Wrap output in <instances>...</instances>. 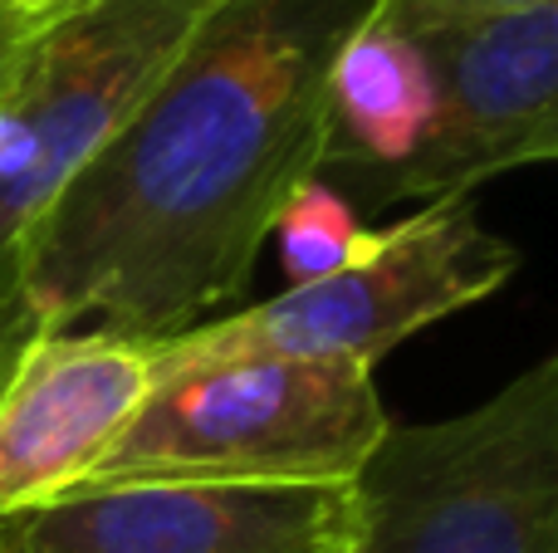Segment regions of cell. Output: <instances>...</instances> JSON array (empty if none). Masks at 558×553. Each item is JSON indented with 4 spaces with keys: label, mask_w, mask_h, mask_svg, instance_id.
<instances>
[{
    "label": "cell",
    "mask_w": 558,
    "mask_h": 553,
    "mask_svg": "<svg viewBox=\"0 0 558 553\" xmlns=\"http://www.w3.org/2000/svg\"><path fill=\"white\" fill-rule=\"evenodd\" d=\"M5 10H20V15H45L49 5H59V0H0Z\"/></svg>",
    "instance_id": "cell-14"
},
{
    "label": "cell",
    "mask_w": 558,
    "mask_h": 553,
    "mask_svg": "<svg viewBox=\"0 0 558 553\" xmlns=\"http://www.w3.org/2000/svg\"><path fill=\"white\" fill-rule=\"evenodd\" d=\"M387 431L373 368L338 358H241L147 392L78 490L123 480L343 486Z\"/></svg>",
    "instance_id": "cell-3"
},
{
    "label": "cell",
    "mask_w": 558,
    "mask_h": 553,
    "mask_svg": "<svg viewBox=\"0 0 558 553\" xmlns=\"http://www.w3.org/2000/svg\"><path fill=\"white\" fill-rule=\"evenodd\" d=\"M383 0H226L25 235L49 333L162 343L245 294L284 201L318 176L328 84Z\"/></svg>",
    "instance_id": "cell-1"
},
{
    "label": "cell",
    "mask_w": 558,
    "mask_h": 553,
    "mask_svg": "<svg viewBox=\"0 0 558 553\" xmlns=\"http://www.w3.org/2000/svg\"><path fill=\"white\" fill-rule=\"evenodd\" d=\"M348 486V553H558V358L461 417L387 421Z\"/></svg>",
    "instance_id": "cell-2"
},
{
    "label": "cell",
    "mask_w": 558,
    "mask_h": 553,
    "mask_svg": "<svg viewBox=\"0 0 558 553\" xmlns=\"http://www.w3.org/2000/svg\"><path fill=\"white\" fill-rule=\"evenodd\" d=\"M432 118V78L422 54L397 25L373 15L353 39L328 84V127L318 182H328L348 206L373 201L377 182L412 157Z\"/></svg>",
    "instance_id": "cell-9"
},
{
    "label": "cell",
    "mask_w": 558,
    "mask_h": 553,
    "mask_svg": "<svg viewBox=\"0 0 558 553\" xmlns=\"http://www.w3.org/2000/svg\"><path fill=\"white\" fill-rule=\"evenodd\" d=\"M520 270V250L475 216L471 196L436 201L392 231H373L367 255L314 284H289L245 314H216L153 343V388L241 358H338L373 368L426 323L490 299Z\"/></svg>",
    "instance_id": "cell-5"
},
{
    "label": "cell",
    "mask_w": 558,
    "mask_h": 553,
    "mask_svg": "<svg viewBox=\"0 0 558 553\" xmlns=\"http://www.w3.org/2000/svg\"><path fill=\"white\" fill-rule=\"evenodd\" d=\"M153 392V343L45 333L0 388V519L78 490Z\"/></svg>",
    "instance_id": "cell-8"
},
{
    "label": "cell",
    "mask_w": 558,
    "mask_h": 553,
    "mask_svg": "<svg viewBox=\"0 0 558 553\" xmlns=\"http://www.w3.org/2000/svg\"><path fill=\"white\" fill-rule=\"evenodd\" d=\"M383 15V5H377ZM422 54L432 118L367 211L392 201H461L481 182L558 157V5L383 15Z\"/></svg>",
    "instance_id": "cell-6"
},
{
    "label": "cell",
    "mask_w": 558,
    "mask_h": 553,
    "mask_svg": "<svg viewBox=\"0 0 558 553\" xmlns=\"http://www.w3.org/2000/svg\"><path fill=\"white\" fill-rule=\"evenodd\" d=\"M348 480H123L0 519V553H348Z\"/></svg>",
    "instance_id": "cell-7"
},
{
    "label": "cell",
    "mask_w": 558,
    "mask_h": 553,
    "mask_svg": "<svg viewBox=\"0 0 558 553\" xmlns=\"http://www.w3.org/2000/svg\"><path fill=\"white\" fill-rule=\"evenodd\" d=\"M270 235H279L289 284H314L324 274H338L343 265H353L373 245V231H363L357 211L328 182H318V176H308L289 196L284 211L275 216Z\"/></svg>",
    "instance_id": "cell-10"
},
{
    "label": "cell",
    "mask_w": 558,
    "mask_h": 553,
    "mask_svg": "<svg viewBox=\"0 0 558 553\" xmlns=\"http://www.w3.org/2000/svg\"><path fill=\"white\" fill-rule=\"evenodd\" d=\"M226 0H59L0 78V284L20 280L29 225L133 118Z\"/></svg>",
    "instance_id": "cell-4"
},
{
    "label": "cell",
    "mask_w": 558,
    "mask_h": 553,
    "mask_svg": "<svg viewBox=\"0 0 558 553\" xmlns=\"http://www.w3.org/2000/svg\"><path fill=\"white\" fill-rule=\"evenodd\" d=\"M29 25H35V15H20V10H5V5H0V78H5L10 54H15V45L25 39Z\"/></svg>",
    "instance_id": "cell-13"
},
{
    "label": "cell",
    "mask_w": 558,
    "mask_h": 553,
    "mask_svg": "<svg viewBox=\"0 0 558 553\" xmlns=\"http://www.w3.org/2000/svg\"><path fill=\"white\" fill-rule=\"evenodd\" d=\"M45 319H39V309L29 304L25 284H0V388H5V378L15 372V362L25 358V348H35L39 339H45Z\"/></svg>",
    "instance_id": "cell-11"
},
{
    "label": "cell",
    "mask_w": 558,
    "mask_h": 553,
    "mask_svg": "<svg viewBox=\"0 0 558 553\" xmlns=\"http://www.w3.org/2000/svg\"><path fill=\"white\" fill-rule=\"evenodd\" d=\"M558 0H383V15H441V10H534Z\"/></svg>",
    "instance_id": "cell-12"
}]
</instances>
